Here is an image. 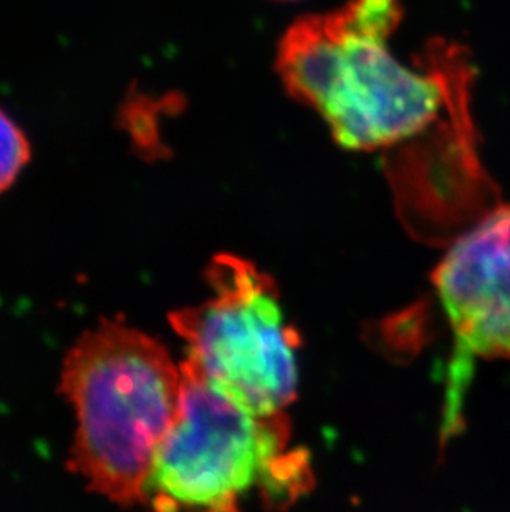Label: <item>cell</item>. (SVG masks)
Returning a JSON list of instances; mask_svg holds the SVG:
<instances>
[{"mask_svg": "<svg viewBox=\"0 0 510 512\" xmlns=\"http://www.w3.org/2000/svg\"><path fill=\"white\" fill-rule=\"evenodd\" d=\"M433 282L456 334L453 382L461 388L472 358L510 360V204L459 236Z\"/></svg>", "mask_w": 510, "mask_h": 512, "instance_id": "obj_5", "label": "cell"}, {"mask_svg": "<svg viewBox=\"0 0 510 512\" xmlns=\"http://www.w3.org/2000/svg\"><path fill=\"white\" fill-rule=\"evenodd\" d=\"M30 161V145L24 131L0 107V194L15 183Z\"/></svg>", "mask_w": 510, "mask_h": 512, "instance_id": "obj_6", "label": "cell"}, {"mask_svg": "<svg viewBox=\"0 0 510 512\" xmlns=\"http://www.w3.org/2000/svg\"><path fill=\"white\" fill-rule=\"evenodd\" d=\"M212 297L169 322L188 343V365L254 415L285 413L297 397L299 334L285 322L272 277L222 254L207 267Z\"/></svg>", "mask_w": 510, "mask_h": 512, "instance_id": "obj_4", "label": "cell"}, {"mask_svg": "<svg viewBox=\"0 0 510 512\" xmlns=\"http://www.w3.org/2000/svg\"><path fill=\"white\" fill-rule=\"evenodd\" d=\"M179 415L161 441L146 486L154 512H239L259 486L285 508L310 488L305 451L290 450L285 413L254 415L181 365Z\"/></svg>", "mask_w": 510, "mask_h": 512, "instance_id": "obj_3", "label": "cell"}, {"mask_svg": "<svg viewBox=\"0 0 510 512\" xmlns=\"http://www.w3.org/2000/svg\"><path fill=\"white\" fill-rule=\"evenodd\" d=\"M60 390L77 411L70 471L123 508L146 503L154 456L181 406V368L168 350L103 320L68 353Z\"/></svg>", "mask_w": 510, "mask_h": 512, "instance_id": "obj_2", "label": "cell"}, {"mask_svg": "<svg viewBox=\"0 0 510 512\" xmlns=\"http://www.w3.org/2000/svg\"><path fill=\"white\" fill-rule=\"evenodd\" d=\"M400 0H348L300 20L279 52L280 77L315 108L348 150H380L421 135L469 95V65L456 49L431 50L426 72L393 55Z\"/></svg>", "mask_w": 510, "mask_h": 512, "instance_id": "obj_1", "label": "cell"}]
</instances>
